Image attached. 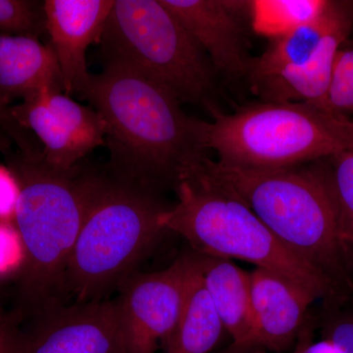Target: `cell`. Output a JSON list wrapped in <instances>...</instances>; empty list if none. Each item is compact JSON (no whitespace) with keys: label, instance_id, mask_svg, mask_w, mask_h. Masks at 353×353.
<instances>
[{"label":"cell","instance_id":"cell-8","mask_svg":"<svg viewBox=\"0 0 353 353\" xmlns=\"http://www.w3.org/2000/svg\"><path fill=\"white\" fill-rule=\"evenodd\" d=\"M194 252L181 255L164 270L134 272L121 283L115 299L128 353H154L170 338L182 311Z\"/></svg>","mask_w":353,"mask_h":353},{"label":"cell","instance_id":"cell-23","mask_svg":"<svg viewBox=\"0 0 353 353\" xmlns=\"http://www.w3.org/2000/svg\"><path fill=\"white\" fill-rule=\"evenodd\" d=\"M320 327L323 339L343 353H353V301L348 294L325 299Z\"/></svg>","mask_w":353,"mask_h":353},{"label":"cell","instance_id":"cell-1","mask_svg":"<svg viewBox=\"0 0 353 353\" xmlns=\"http://www.w3.org/2000/svg\"><path fill=\"white\" fill-rule=\"evenodd\" d=\"M82 97L103 118L113 178L157 194L208 159L203 121L154 81L115 63L90 76Z\"/></svg>","mask_w":353,"mask_h":353},{"label":"cell","instance_id":"cell-6","mask_svg":"<svg viewBox=\"0 0 353 353\" xmlns=\"http://www.w3.org/2000/svg\"><path fill=\"white\" fill-rule=\"evenodd\" d=\"M203 121L202 141L223 166L290 168L353 148V123L299 102L252 103Z\"/></svg>","mask_w":353,"mask_h":353},{"label":"cell","instance_id":"cell-12","mask_svg":"<svg viewBox=\"0 0 353 353\" xmlns=\"http://www.w3.org/2000/svg\"><path fill=\"white\" fill-rule=\"evenodd\" d=\"M206 53L216 73L230 82L248 79L252 59L246 50L241 13L245 1L161 0Z\"/></svg>","mask_w":353,"mask_h":353},{"label":"cell","instance_id":"cell-25","mask_svg":"<svg viewBox=\"0 0 353 353\" xmlns=\"http://www.w3.org/2000/svg\"><path fill=\"white\" fill-rule=\"evenodd\" d=\"M24 261V250L15 227L0 221V277L20 271Z\"/></svg>","mask_w":353,"mask_h":353},{"label":"cell","instance_id":"cell-22","mask_svg":"<svg viewBox=\"0 0 353 353\" xmlns=\"http://www.w3.org/2000/svg\"><path fill=\"white\" fill-rule=\"evenodd\" d=\"M0 32L39 39L46 34L44 1L0 0Z\"/></svg>","mask_w":353,"mask_h":353},{"label":"cell","instance_id":"cell-2","mask_svg":"<svg viewBox=\"0 0 353 353\" xmlns=\"http://www.w3.org/2000/svg\"><path fill=\"white\" fill-rule=\"evenodd\" d=\"M6 157L17 183L14 227L24 250L12 313L19 323L67 304L70 257L101 172L81 163L68 170L55 168L43 157L18 150Z\"/></svg>","mask_w":353,"mask_h":353},{"label":"cell","instance_id":"cell-15","mask_svg":"<svg viewBox=\"0 0 353 353\" xmlns=\"http://www.w3.org/2000/svg\"><path fill=\"white\" fill-rule=\"evenodd\" d=\"M352 24L347 12L307 64L252 83V90L262 97V101L299 102L321 108L328 94L336 54L347 41Z\"/></svg>","mask_w":353,"mask_h":353},{"label":"cell","instance_id":"cell-11","mask_svg":"<svg viewBox=\"0 0 353 353\" xmlns=\"http://www.w3.org/2000/svg\"><path fill=\"white\" fill-rule=\"evenodd\" d=\"M250 274V332L240 347L225 353L284 352L296 345L307 322L308 309L319 299L303 285L275 272L255 268Z\"/></svg>","mask_w":353,"mask_h":353},{"label":"cell","instance_id":"cell-16","mask_svg":"<svg viewBox=\"0 0 353 353\" xmlns=\"http://www.w3.org/2000/svg\"><path fill=\"white\" fill-rule=\"evenodd\" d=\"M199 255L203 284L233 340L226 352H232L245 341L252 324L250 274L231 260Z\"/></svg>","mask_w":353,"mask_h":353},{"label":"cell","instance_id":"cell-14","mask_svg":"<svg viewBox=\"0 0 353 353\" xmlns=\"http://www.w3.org/2000/svg\"><path fill=\"white\" fill-rule=\"evenodd\" d=\"M65 92L57 58L38 38L0 32V94L7 102L43 92Z\"/></svg>","mask_w":353,"mask_h":353},{"label":"cell","instance_id":"cell-30","mask_svg":"<svg viewBox=\"0 0 353 353\" xmlns=\"http://www.w3.org/2000/svg\"><path fill=\"white\" fill-rule=\"evenodd\" d=\"M348 296L350 297V299H352V301H353V285H352V290H350V292H348Z\"/></svg>","mask_w":353,"mask_h":353},{"label":"cell","instance_id":"cell-10","mask_svg":"<svg viewBox=\"0 0 353 353\" xmlns=\"http://www.w3.org/2000/svg\"><path fill=\"white\" fill-rule=\"evenodd\" d=\"M29 322L19 353H128L116 301L67 303Z\"/></svg>","mask_w":353,"mask_h":353},{"label":"cell","instance_id":"cell-27","mask_svg":"<svg viewBox=\"0 0 353 353\" xmlns=\"http://www.w3.org/2000/svg\"><path fill=\"white\" fill-rule=\"evenodd\" d=\"M18 187L8 168L0 167V221H7L14 216Z\"/></svg>","mask_w":353,"mask_h":353},{"label":"cell","instance_id":"cell-24","mask_svg":"<svg viewBox=\"0 0 353 353\" xmlns=\"http://www.w3.org/2000/svg\"><path fill=\"white\" fill-rule=\"evenodd\" d=\"M0 129L12 141L13 145L17 146L18 152L26 157L37 158L43 157V148L29 130L26 129L13 114L12 106L0 94Z\"/></svg>","mask_w":353,"mask_h":353},{"label":"cell","instance_id":"cell-18","mask_svg":"<svg viewBox=\"0 0 353 353\" xmlns=\"http://www.w3.org/2000/svg\"><path fill=\"white\" fill-rule=\"evenodd\" d=\"M223 330L202 280L199 255L194 252L180 318L165 343L167 353H208L217 345Z\"/></svg>","mask_w":353,"mask_h":353},{"label":"cell","instance_id":"cell-4","mask_svg":"<svg viewBox=\"0 0 353 353\" xmlns=\"http://www.w3.org/2000/svg\"><path fill=\"white\" fill-rule=\"evenodd\" d=\"M178 202L165 209L160 225L203 256L239 259L275 272L319 299L336 296L333 285L272 234L248 206L196 170L176 183Z\"/></svg>","mask_w":353,"mask_h":353},{"label":"cell","instance_id":"cell-20","mask_svg":"<svg viewBox=\"0 0 353 353\" xmlns=\"http://www.w3.org/2000/svg\"><path fill=\"white\" fill-rule=\"evenodd\" d=\"M336 208L340 240L350 272L353 267V148L329 157Z\"/></svg>","mask_w":353,"mask_h":353},{"label":"cell","instance_id":"cell-26","mask_svg":"<svg viewBox=\"0 0 353 353\" xmlns=\"http://www.w3.org/2000/svg\"><path fill=\"white\" fill-rule=\"evenodd\" d=\"M23 332L18 322L0 305V353H19L22 345Z\"/></svg>","mask_w":353,"mask_h":353},{"label":"cell","instance_id":"cell-17","mask_svg":"<svg viewBox=\"0 0 353 353\" xmlns=\"http://www.w3.org/2000/svg\"><path fill=\"white\" fill-rule=\"evenodd\" d=\"M347 12L343 4L330 1L328 9L321 17L273 39L261 57L252 59L248 80L252 83L285 70L307 64L321 48L329 32Z\"/></svg>","mask_w":353,"mask_h":353},{"label":"cell","instance_id":"cell-31","mask_svg":"<svg viewBox=\"0 0 353 353\" xmlns=\"http://www.w3.org/2000/svg\"><path fill=\"white\" fill-rule=\"evenodd\" d=\"M252 353H266L264 350H256V352H253Z\"/></svg>","mask_w":353,"mask_h":353},{"label":"cell","instance_id":"cell-21","mask_svg":"<svg viewBox=\"0 0 353 353\" xmlns=\"http://www.w3.org/2000/svg\"><path fill=\"white\" fill-rule=\"evenodd\" d=\"M323 110L339 119L353 123V41L341 46Z\"/></svg>","mask_w":353,"mask_h":353},{"label":"cell","instance_id":"cell-28","mask_svg":"<svg viewBox=\"0 0 353 353\" xmlns=\"http://www.w3.org/2000/svg\"><path fill=\"white\" fill-rule=\"evenodd\" d=\"M13 143L11 139L0 129V153L7 155L12 152Z\"/></svg>","mask_w":353,"mask_h":353},{"label":"cell","instance_id":"cell-9","mask_svg":"<svg viewBox=\"0 0 353 353\" xmlns=\"http://www.w3.org/2000/svg\"><path fill=\"white\" fill-rule=\"evenodd\" d=\"M12 111L38 139L46 163L55 168H73L105 145L106 126L101 114L65 92H41L12 106Z\"/></svg>","mask_w":353,"mask_h":353},{"label":"cell","instance_id":"cell-7","mask_svg":"<svg viewBox=\"0 0 353 353\" xmlns=\"http://www.w3.org/2000/svg\"><path fill=\"white\" fill-rule=\"evenodd\" d=\"M99 43L106 63L134 70L211 115L220 112L214 67L161 0H115Z\"/></svg>","mask_w":353,"mask_h":353},{"label":"cell","instance_id":"cell-13","mask_svg":"<svg viewBox=\"0 0 353 353\" xmlns=\"http://www.w3.org/2000/svg\"><path fill=\"white\" fill-rule=\"evenodd\" d=\"M115 0H46V34L63 79L65 94L83 97L90 80L87 51L101 41Z\"/></svg>","mask_w":353,"mask_h":353},{"label":"cell","instance_id":"cell-3","mask_svg":"<svg viewBox=\"0 0 353 353\" xmlns=\"http://www.w3.org/2000/svg\"><path fill=\"white\" fill-rule=\"evenodd\" d=\"M197 173L236 196L299 259L347 294L352 279L339 234L328 158L276 170L223 166L208 158Z\"/></svg>","mask_w":353,"mask_h":353},{"label":"cell","instance_id":"cell-19","mask_svg":"<svg viewBox=\"0 0 353 353\" xmlns=\"http://www.w3.org/2000/svg\"><path fill=\"white\" fill-rule=\"evenodd\" d=\"M246 4L252 29L260 36L275 39L321 17L330 1L255 0Z\"/></svg>","mask_w":353,"mask_h":353},{"label":"cell","instance_id":"cell-5","mask_svg":"<svg viewBox=\"0 0 353 353\" xmlns=\"http://www.w3.org/2000/svg\"><path fill=\"white\" fill-rule=\"evenodd\" d=\"M157 194L101 172L70 257L66 292L76 303L102 301L137 272L165 233Z\"/></svg>","mask_w":353,"mask_h":353},{"label":"cell","instance_id":"cell-29","mask_svg":"<svg viewBox=\"0 0 353 353\" xmlns=\"http://www.w3.org/2000/svg\"><path fill=\"white\" fill-rule=\"evenodd\" d=\"M292 353H303L301 352V341L299 339H297L296 345H294V350Z\"/></svg>","mask_w":353,"mask_h":353}]
</instances>
